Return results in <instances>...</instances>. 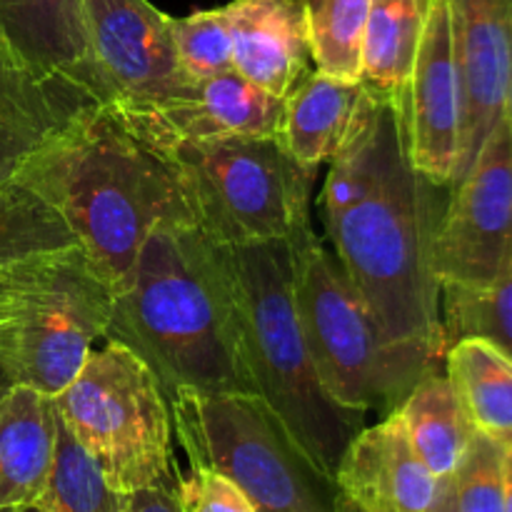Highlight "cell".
<instances>
[{"mask_svg": "<svg viewBox=\"0 0 512 512\" xmlns=\"http://www.w3.org/2000/svg\"><path fill=\"white\" fill-rule=\"evenodd\" d=\"M408 155L403 105L365 93L348 138L330 160V173L320 198L323 220L335 218L350 205L368 198Z\"/></svg>", "mask_w": 512, "mask_h": 512, "instance_id": "cell-19", "label": "cell"}, {"mask_svg": "<svg viewBox=\"0 0 512 512\" xmlns=\"http://www.w3.org/2000/svg\"><path fill=\"white\" fill-rule=\"evenodd\" d=\"M430 512H455V495H453V480L445 478L440 480L438 498H435Z\"/></svg>", "mask_w": 512, "mask_h": 512, "instance_id": "cell-33", "label": "cell"}, {"mask_svg": "<svg viewBox=\"0 0 512 512\" xmlns=\"http://www.w3.org/2000/svg\"><path fill=\"white\" fill-rule=\"evenodd\" d=\"M410 445L438 480L453 478L475 430L445 370L425 375L393 408Z\"/></svg>", "mask_w": 512, "mask_h": 512, "instance_id": "cell-23", "label": "cell"}, {"mask_svg": "<svg viewBox=\"0 0 512 512\" xmlns=\"http://www.w3.org/2000/svg\"><path fill=\"white\" fill-rule=\"evenodd\" d=\"M335 483L363 512H430L440 490L393 413L350 440Z\"/></svg>", "mask_w": 512, "mask_h": 512, "instance_id": "cell-15", "label": "cell"}, {"mask_svg": "<svg viewBox=\"0 0 512 512\" xmlns=\"http://www.w3.org/2000/svg\"><path fill=\"white\" fill-rule=\"evenodd\" d=\"M160 148L178 170L195 228L213 245L300 243L313 235L318 170L300 165L280 138L175 140Z\"/></svg>", "mask_w": 512, "mask_h": 512, "instance_id": "cell-8", "label": "cell"}, {"mask_svg": "<svg viewBox=\"0 0 512 512\" xmlns=\"http://www.w3.org/2000/svg\"><path fill=\"white\" fill-rule=\"evenodd\" d=\"M503 485H505V512H512V445L510 448H505Z\"/></svg>", "mask_w": 512, "mask_h": 512, "instance_id": "cell-34", "label": "cell"}, {"mask_svg": "<svg viewBox=\"0 0 512 512\" xmlns=\"http://www.w3.org/2000/svg\"><path fill=\"white\" fill-rule=\"evenodd\" d=\"M88 55L103 100L145 110L183 93L170 15L148 0H83Z\"/></svg>", "mask_w": 512, "mask_h": 512, "instance_id": "cell-11", "label": "cell"}, {"mask_svg": "<svg viewBox=\"0 0 512 512\" xmlns=\"http://www.w3.org/2000/svg\"><path fill=\"white\" fill-rule=\"evenodd\" d=\"M13 388H15L13 378H10V375L5 373L3 368H0V403H3V398H5V395H8Z\"/></svg>", "mask_w": 512, "mask_h": 512, "instance_id": "cell-36", "label": "cell"}, {"mask_svg": "<svg viewBox=\"0 0 512 512\" xmlns=\"http://www.w3.org/2000/svg\"><path fill=\"white\" fill-rule=\"evenodd\" d=\"M175 55L188 80H205L230 73L233 68V38L223 8L195 10L185 18H170Z\"/></svg>", "mask_w": 512, "mask_h": 512, "instance_id": "cell-29", "label": "cell"}, {"mask_svg": "<svg viewBox=\"0 0 512 512\" xmlns=\"http://www.w3.org/2000/svg\"><path fill=\"white\" fill-rule=\"evenodd\" d=\"M410 163L430 183L453 188L463 155V80L450 0H430L405 90Z\"/></svg>", "mask_w": 512, "mask_h": 512, "instance_id": "cell-12", "label": "cell"}, {"mask_svg": "<svg viewBox=\"0 0 512 512\" xmlns=\"http://www.w3.org/2000/svg\"><path fill=\"white\" fill-rule=\"evenodd\" d=\"M125 495L110 488L95 460L80 448L58 415L53 465L38 505L48 512H123Z\"/></svg>", "mask_w": 512, "mask_h": 512, "instance_id": "cell-27", "label": "cell"}, {"mask_svg": "<svg viewBox=\"0 0 512 512\" xmlns=\"http://www.w3.org/2000/svg\"><path fill=\"white\" fill-rule=\"evenodd\" d=\"M73 245L78 238L43 195L18 178L0 183V270Z\"/></svg>", "mask_w": 512, "mask_h": 512, "instance_id": "cell-25", "label": "cell"}, {"mask_svg": "<svg viewBox=\"0 0 512 512\" xmlns=\"http://www.w3.org/2000/svg\"><path fill=\"white\" fill-rule=\"evenodd\" d=\"M363 95L360 80L333 78L313 68L285 98L278 138L300 165L318 170L348 138Z\"/></svg>", "mask_w": 512, "mask_h": 512, "instance_id": "cell-21", "label": "cell"}, {"mask_svg": "<svg viewBox=\"0 0 512 512\" xmlns=\"http://www.w3.org/2000/svg\"><path fill=\"white\" fill-rule=\"evenodd\" d=\"M123 512H183L175 485L143 488L125 495Z\"/></svg>", "mask_w": 512, "mask_h": 512, "instance_id": "cell-32", "label": "cell"}, {"mask_svg": "<svg viewBox=\"0 0 512 512\" xmlns=\"http://www.w3.org/2000/svg\"><path fill=\"white\" fill-rule=\"evenodd\" d=\"M0 50L25 68L75 80L105 103L90 65L83 0H0Z\"/></svg>", "mask_w": 512, "mask_h": 512, "instance_id": "cell-18", "label": "cell"}, {"mask_svg": "<svg viewBox=\"0 0 512 512\" xmlns=\"http://www.w3.org/2000/svg\"><path fill=\"white\" fill-rule=\"evenodd\" d=\"M440 318L445 345L478 338L512 355V270L488 288L443 285Z\"/></svg>", "mask_w": 512, "mask_h": 512, "instance_id": "cell-28", "label": "cell"}, {"mask_svg": "<svg viewBox=\"0 0 512 512\" xmlns=\"http://www.w3.org/2000/svg\"><path fill=\"white\" fill-rule=\"evenodd\" d=\"M55 440L53 395L15 385L0 403V510L38 503L53 465Z\"/></svg>", "mask_w": 512, "mask_h": 512, "instance_id": "cell-20", "label": "cell"}, {"mask_svg": "<svg viewBox=\"0 0 512 512\" xmlns=\"http://www.w3.org/2000/svg\"><path fill=\"white\" fill-rule=\"evenodd\" d=\"M173 435L193 468L233 480L255 512H335L340 488L298 443L278 413L253 393L168 398Z\"/></svg>", "mask_w": 512, "mask_h": 512, "instance_id": "cell-7", "label": "cell"}, {"mask_svg": "<svg viewBox=\"0 0 512 512\" xmlns=\"http://www.w3.org/2000/svg\"><path fill=\"white\" fill-rule=\"evenodd\" d=\"M503 445L475 433L453 473L455 512H505Z\"/></svg>", "mask_w": 512, "mask_h": 512, "instance_id": "cell-30", "label": "cell"}, {"mask_svg": "<svg viewBox=\"0 0 512 512\" xmlns=\"http://www.w3.org/2000/svg\"><path fill=\"white\" fill-rule=\"evenodd\" d=\"M228 285L240 360L253 393L283 418L315 463L335 478L365 413L343 408L323 388L295 305L298 243L215 245Z\"/></svg>", "mask_w": 512, "mask_h": 512, "instance_id": "cell-3", "label": "cell"}, {"mask_svg": "<svg viewBox=\"0 0 512 512\" xmlns=\"http://www.w3.org/2000/svg\"><path fill=\"white\" fill-rule=\"evenodd\" d=\"M115 285L80 245L0 270V368L58 395L105 338Z\"/></svg>", "mask_w": 512, "mask_h": 512, "instance_id": "cell-5", "label": "cell"}, {"mask_svg": "<svg viewBox=\"0 0 512 512\" xmlns=\"http://www.w3.org/2000/svg\"><path fill=\"white\" fill-rule=\"evenodd\" d=\"M443 370L475 433L512 445V355L488 340H458L445 350Z\"/></svg>", "mask_w": 512, "mask_h": 512, "instance_id": "cell-22", "label": "cell"}, {"mask_svg": "<svg viewBox=\"0 0 512 512\" xmlns=\"http://www.w3.org/2000/svg\"><path fill=\"white\" fill-rule=\"evenodd\" d=\"M183 512H255L243 490L225 475L208 468H193L188 478L175 483Z\"/></svg>", "mask_w": 512, "mask_h": 512, "instance_id": "cell-31", "label": "cell"}, {"mask_svg": "<svg viewBox=\"0 0 512 512\" xmlns=\"http://www.w3.org/2000/svg\"><path fill=\"white\" fill-rule=\"evenodd\" d=\"M100 100L75 80L30 70L0 50V183Z\"/></svg>", "mask_w": 512, "mask_h": 512, "instance_id": "cell-16", "label": "cell"}, {"mask_svg": "<svg viewBox=\"0 0 512 512\" xmlns=\"http://www.w3.org/2000/svg\"><path fill=\"white\" fill-rule=\"evenodd\" d=\"M313 68L343 80H360L370 0H303Z\"/></svg>", "mask_w": 512, "mask_h": 512, "instance_id": "cell-26", "label": "cell"}, {"mask_svg": "<svg viewBox=\"0 0 512 512\" xmlns=\"http://www.w3.org/2000/svg\"><path fill=\"white\" fill-rule=\"evenodd\" d=\"M505 123L510 125L512 130V65H510V78H508V90H505V108H503Z\"/></svg>", "mask_w": 512, "mask_h": 512, "instance_id": "cell-35", "label": "cell"}, {"mask_svg": "<svg viewBox=\"0 0 512 512\" xmlns=\"http://www.w3.org/2000/svg\"><path fill=\"white\" fill-rule=\"evenodd\" d=\"M450 8L465 105L458 183L503 120L512 65V0H450Z\"/></svg>", "mask_w": 512, "mask_h": 512, "instance_id": "cell-14", "label": "cell"}, {"mask_svg": "<svg viewBox=\"0 0 512 512\" xmlns=\"http://www.w3.org/2000/svg\"><path fill=\"white\" fill-rule=\"evenodd\" d=\"M0 512H48V510L40 508V505L35 503V505H28V508H5V510H0Z\"/></svg>", "mask_w": 512, "mask_h": 512, "instance_id": "cell-38", "label": "cell"}, {"mask_svg": "<svg viewBox=\"0 0 512 512\" xmlns=\"http://www.w3.org/2000/svg\"><path fill=\"white\" fill-rule=\"evenodd\" d=\"M15 178L43 195L120 288L158 225L193 223L168 153L118 105L100 103L40 148Z\"/></svg>", "mask_w": 512, "mask_h": 512, "instance_id": "cell-1", "label": "cell"}, {"mask_svg": "<svg viewBox=\"0 0 512 512\" xmlns=\"http://www.w3.org/2000/svg\"><path fill=\"white\" fill-rule=\"evenodd\" d=\"M123 110V108H120ZM153 143L225 138H278L285 100L255 88L235 70L193 80L165 103L145 110H123Z\"/></svg>", "mask_w": 512, "mask_h": 512, "instance_id": "cell-13", "label": "cell"}, {"mask_svg": "<svg viewBox=\"0 0 512 512\" xmlns=\"http://www.w3.org/2000/svg\"><path fill=\"white\" fill-rule=\"evenodd\" d=\"M430 0H370L360 83L365 93L405 103Z\"/></svg>", "mask_w": 512, "mask_h": 512, "instance_id": "cell-24", "label": "cell"}, {"mask_svg": "<svg viewBox=\"0 0 512 512\" xmlns=\"http://www.w3.org/2000/svg\"><path fill=\"white\" fill-rule=\"evenodd\" d=\"M450 190L435 233L440 288H488L512 270V130L505 118Z\"/></svg>", "mask_w": 512, "mask_h": 512, "instance_id": "cell-10", "label": "cell"}, {"mask_svg": "<svg viewBox=\"0 0 512 512\" xmlns=\"http://www.w3.org/2000/svg\"><path fill=\"white\" fill-rule=\"evenodd\" d=\"M55 410L118 493L173 485V415L158 378L108 340L55 395Z\"/></svg>", "mask_w": 512, "mask_h": 512, "instance_id": "cell-9", "label": "cell"}, {"mask_svg": "<svg viewBox=\"0 0 512 512\" xmlns=\"http://www.w3.org/2000/svg\"><path fill=\"white\" fill-rule=\"evenodd\" d=\"M105 340L145 360L165 398L178 390L253 393L218 248L190 223H163L148 235L115 290Z\"/></svg>", "mask_w": 512, "mask_h": 512, "instance_id": "cell-2", "label": "cell"}, {"mask_svg": "<svg viewBox=\"0 0 512 512\" xmlns=\"http://www.w3.org/2000/svg\"><path fill=\"white\" fill-rule=\"evenodd\" d=\"M440 185L413 168L410 155L378 190L325 220L335 260L398 343H413L445 358L435 233L445 205Z\"/></svg>", "mask_w": 512, "mask_h": 512, "instance_id": "cell-4", "label": "cell"}, {"mask_svg": "<svg viewBox=\"0 0 512 512\" xmlns=\"http://www.w3.org/2000/svg\"><path fill=\"white\" fill-rule=\"evenodd\" d=\"M335 512H363V510L355 508L348 498H343V495H340V503H338V508H335Z\"/></svg>", "mask_w": 512, "mask_h": 512, "instance_id": "cell-37", "label": "cell"}, {"mask_svg": "<svg viewBox=\"0 0 512 512\" xmlns=\"http://www.w3.org/2000/svg\"><path fill=\"white\" fill-rule=\"evenodd\" d=\"M295 305L320 383L343 408H395L425 375L443 370L445 358L380 328L315 233L298 243Z\"/></svg>", "mask_w": 512, "mask_h": 512, "instance_id": "cell-6", "label": "cell"}, {"mask_svg": "<svg viewBox=\"0 0 512 512\" xmlns=\"http://www.w3.org/2000/svg\"><path fill=\"white\" fill-rule=\"evenodd\" d=\"M233 68L255 88L288 98L313 70L303 0H230Z\"/></svg>", "mask_w": 512, "mask_h": 512, "instance_id": "cell-17", "label": "cell"}]
</instances>
